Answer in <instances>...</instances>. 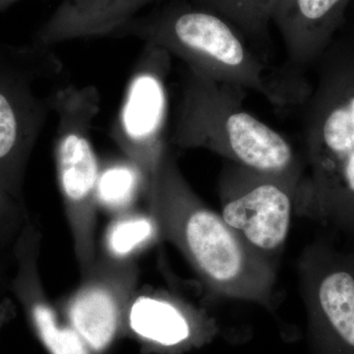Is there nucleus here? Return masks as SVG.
I'll return each instance as SVG.
<instances>
[{"label":"nucleus","mask_w":354,"mask_h":354,"mask_svg":"<svg viewBox=\"0 0 354 354\" xmlns=\"http://www.w3.org/2000/svg\"><path fill=\"white\" fill-rule=\"evenodd\" d=\"M113 38H135L180 58L216 82L253 91L281 109L304 104L310 88L301 74L274 66L254 53L245 36L221 15L190 0H174L140 14Z\"/></svg>","instance_id":"1"},{"label":"nucleus","mask_w":354,"mask_h":354,"mask_svg":"<svg viewBox=\"0 0 354 354\" xmlns=\"http://www.w3.org/2000/svg\"><path fill=\"white\" fill-rule=\"evenodd\" d=\"M146 196L160 234L180 250L209 290L258 304L271 300L276 281L271 262L195 194L169 147Z\"/></svg>","instance_id":"2"},{"label":"nucleus","mask_w":354,"mask_h":354,"mask_svg":"<svg viewBox=\"0 0 354 354\" xmlns=\"http://www.w3.org/2000/svg\"><path fill=\"white\" fill-rule=\"evenodd\" d=\"M243 101V88L188 69L169 143L208 150L256 171L301 178L290 141L246 111Z\"/></svg>","instance_id":"3"},{"label":"nucleus","mask_w":354,"mask_h":354,"mask_svg":"<svg viewBox=\"0 0 354 354\" xmlns=\"http://www.w3.org/2000/svg\"><path fill=\"white\" fill-rule=\"evenodd\" d=\"M64 65L36 44L0 48V186L22 202L28 162L46 118L53 113Z\"/></svg>","instance_id":"4"},{"label":"nucleus","mask_w":354,"mask_h":354,"mask_svg":"<svg viewBox=\"0 0 354 354\" xmlns=\"http://www.w3.org/2000/svg\"><path fill=\"white\" fill-rule=\"evenodd\" d=\"M101 95L93 85H64L53 100L57 116L55 165L74 251L82 271L95 262L97 188L100 167L92 141L101 111Z\"/></svg>","instance_id":"5"},{"label":"nucleus","mask_w":354,"mask_h":354,"mask_svg":"<svg viewBox=\"0 0 354 354\" xmlns=\"http://www.w3.org/2000/svg\"><path fill=\"white\" fill-rule=\"evenodd\" d=\"M171 57L164 48L144 44L111 130V138L127 160L145 177L147 191L167 149V79Z\"/></svg>","instance_id":"6"},{"label":"nucleus","mask_w":354,"mask_h":354,"mask_svg":"<svg viewBox=\"0 0 354 354\" xmlns=\"http://www.w3.org/2000/svg\"><path fill=\"white\" fill-rule=\"evenodd\" d=\"M301 178L230 165L220 181L221 216L253 249L268 256L283 248ZM269 259V258H268Z\"/></svg>","instance_id":"7"},{"label":"nucleus","mask_w":354,"mask_h":354,"mask_svg":"<svg viewBox=\"0 0 354 354\" xmlns=\"http://www.w3.org/2000/svg\"><path fill=\"white\" fill-rule=\"evenodd\" d=\"M305 104L306 179L320 178L339 162L354 165V55L323 67Z\"/></svg>","instance_id":"8"},{"label":"nucleus","mask_w":354,"mask_h":354,"mask_svg":"<svg viewBox=\"0 0 354 354\" xmlns=\"http://www.w3.org/2000/svg\"><path fill=\"white\" fill-rule=\"evenodd\" d=\"M80 286L66 300L65 316L94 353L113 344L127 326L136 295L138 270L132 260H95L83 272Z\"/></svg>","instance_id":"9"},{"label":"nucleus","mask_w":354,"mask_h":354,"mask_svg":"<svg viewBox=\"0 0 354 354\" xmlns=\"http://www.w3.org/2000/svg\"><path fill=\"white\" fill-rule=\"evenodd\" d=\"M308 301L325 354H354V255L317 247L308 266Z\"/></svg>","instance_id":"10"},{"label":"nucleus","mask_w":354,"mask_h":354,"mask_svg":"<svg viewBox=\"0 0 354 354\" xmlns=\"http://www.w3.org/2000/svg\"><path fill=\"white\" fill-rule=\"evenodd\" d=\"M351 0H279L272 14L286 51V66L301 74L325 53Z\"/></svg>","instance_id":"11"},{"label":"nucleus","mask_w":354,"mask_h":354,"mask_svg":"<svg viewBox=\"0 0 354 354\" xmlns=\"http://www.w3.org/2000/svg\"><path fill=\"white\" fill-rule=\"evenodd\" d=\"M157 0H62L35 35L32 44L51 48L75 39L113 37Z\"/></svg>","instance_id":"12"},{"label":"nucleus","mask_w":354,"mask_h":354,"mask_svg":"<svg viewBox=\"0 0 354 354\" xmlns=\"http://www.w3.org/2000/svg\"><path fill=\"white\" fill-rule=\"evenodd\" d=\"M178 299L156 292H136L128 309L127 326L143 341L171 348L191 337L187 309Z\"/></svg>","instance_id":"13"},{"label":"nucleus","mask_w":354,"mask_h":354,"mask_svg":"<svg viewBox=\"0 0 354 354\" xmlns=\"http://www.w3.org/2000/svg\"><path fill=\"white\" fill-rule=\"evenodd\" d=\"M141 192H147L145 177L129 160L101 167L97 199V205L106 211L115 216L130 211Z\"/></svg>","instance_id":"14"},{"label":"nucleus","mask_w":354,"mask_h":354,"mask_svg":"<svg viewBox=\"0 0 354 354\" xmlns=\"http://www.w3.org/2000/svg\"><path fill=\"white\" fill-rule=\"evenodd\" d=\"M160 234L155 216L151 212L127 211L115 216L104 236L108 257L132 260L135 254L152 244Z\"/></svg>","instance_id":"15"},{"label":"nucleus","mask_w":354,"mask_h":354,"mask_svg":"<svg viewBox=\"0 0 354 354\" xmlns=\"http://www.w3.org/2000/svg\"><path fill=\"white\" fill-rule=\"evenodd\" d=\"M234 24L246 39L264 38L279 0H190Z\"/></svg>","instance_id":"16"},{"label":"nucleus","mask_w":354,"mask_h":354,"mask_svg":"<svg viewBox=\"0 0 354 354\" xmlns=\"http://www.w3.org/2000/svg\"><path fill=\"white\" fill-rule=\"evenodd\" d=\"M27 221L23 203L0 186V241L17 236Z\"/></svg>","instance_id":"17"},{"label":"nucleus","mask_w":354,"mask_h":354,"mask_svg":"<svg viewBox=\"0 0 354 354\" xmlns=\"http://www.w3.org/2000/svg\"><path fill=\"white\" fill-rule=\"evenodd\" d=\"M17 309L11 298H3L0 301V332L7 324L10 323L16 317Z\"/></svg>","instance_id":"18"},{"label":"nucleus","mask_w":354,"mask_h":354,"mask_svg":"<svg viewBox=\"0 0 354 354\" xmlns=\"http://www.w3.org/2000/svg\"><path fill=\"white\" fill-rule=\"evenodd\" d=\"M18 1H20V0H0V13Z\"/></svg>","instance_id":"19"}]
</instances>
